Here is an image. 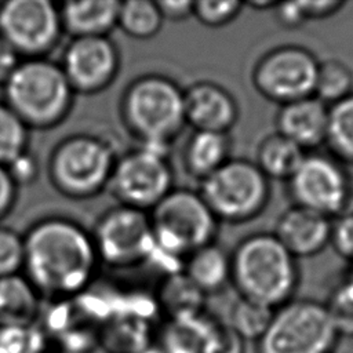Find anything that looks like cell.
<instances>
[{
	"mask_svg": "<svg viewBox=\"0 0 353 353\" xmlns=\"http://www.w3.org/2000/svg\"><path fill=\"white\" fill-rule=\"evenodd\" d=\"M99 263L91 232L73 219L47 216L23 234L22 274L41 296L69 298L81 292Z\"/></svg>",
	"mask_w": 353,
	"mask_h": 353,
	"instance_id": "cell-1",
	"label": "cell"
},
{
	"mask_svg": "<svg viewBox=\"0 0 353 353\" xmlns=\"http://www.w3.org/2000/svg\"><path fill=\"white\" fill-rule=\"evenodd\" d=\"M230 284L240 298L277 309L295 298L299 284L296 258L273 233L241 239L230 252Z\"/></svg>",
	"mask_w": 353,
	"mask_h": 353,
	"instance_id": "cell-2",
	"label": "cell"
},
{
	"mask_svg": "<svg viewBox=\"0 0 353 353\" xmlns=\"http://www.w3.org/2000/svg\"><path fill=\"white\" fill-rule=\"evenodd\" d=\"M119 109L123 125L141 146L165 156L186 125L183 88L164 74L149 73L131 80Z\"/></svg>",
	"mask_w": 353,
	"mask_h": 353,
	"instance_id": "cell-3",
	"label": "cell"
},
{
	"mask_svg": "<svg viewBox=\"0 0 353 353\" xmlns=\"http://www.w3.org/2000/svg\"><path fill=\"white\" fill-rule=\"evenodd\" d=\"M1 92V102L30 130L40 131L62 124L76 97L61 65L48 58L22 59Z\"/></svg>",
	"mask_w": 353,
	"mask_h": 353,
	"instance_id": "cell-4",
	"label": "cell"
},
{
	"mask_svg": "<svg viewBox=\"0 0 353 353\" xmlns=\"http://www.w3.org/2000/svg\"><path fill=\"white\" fill-rule=\"evenodd\" d=\"M117 154L103 138L79 132L61 139L47 161L48 181L66 199L88 200L108 189Z\"/></svg>",
	"mask_w": 353,
	"mask_h": 353,
	"instance_id": "cell-5",
	"label": "cell"
},
{
	"mask_svg": "<svg viewBox=\"0 0 353 353\" xmlns=\"http://www.w3.org/2000/svg\"><path fill=\"white\" fill-rule=\"evenodd\" d=\"M156 252L185 261L194 251L215 243L219 221L199 190L174 188L149 211Z\"/></svg>",
	"mask_w": 353,
	"mask_h": 353,
	"instance_id": "cell-6",
	"label": "cell"
},
{
	"mask_svg": "<svg viewBox=\"0 0 353 353\" xmlns=\"http://www.w3.org/2000/svg\"><path fill=\"white\" fill-rule=\"evenodd\" d=\"M199 193L219 222L245 223L265 211L272 190L255 161L230 159L200 182Z\"/></svg>",
	"mask_w": 353,
	"mask_h": 353,
	"instance_id": "cell-7",
	"label": "cell"
},
{
	"mask_svg": "<svg viewBox=\"0 0 353 353\" xmlns=\"http://www.w3.org/2000/svg\"><path fill=\"white\" fill-rule=\"evenodd\" d=\"M339 338L323 302L294 298L274 310L256 352L332 353Z\"/></svg>",
	"mask_w": 353,
	"mask_h": 353,
	"instance_id": "cell-8",
	"label": "cell"
},
{
	"mask_svg": "<svg viewBox=\"0 0 353 353\" xmlns=\"http://www.w3.org/2000/svg\"><path fill=\"white\" fill-rule=\"evenodd\" d=\"M101 263L113 269L143 265L156 252L149 212L120 205L106 210L91 232Z\"/></svg>",
	"mask_w": 353,
	"mask_h": 353,
	"instance_id": "cell-9",
	"label": "cell"
},
{
	"mask_svg": "<svg viewBox=\"0 0 353 353\" xmlns=\"http://www.w3.org/2000/svg\"><path fill=\"white\" fill-rule=\"evenodd\" d=\"M108 189L120 205L152 211L174 189L168 156L145 146L117 156Z\"/></svg>",
	"mask_w": 353,
	"mask_h": 353,
	"instance_id": "cell-10",
	"label": "cell"
},
{
	"mask_svg": "<svg viewBox=\"0 0 353 353\" xmlns=\"http://www.w3.org/2000/svg\"><path fill=\"white\" fill-rule=\"evenodd\" d=\"M319 62L302 46L274 47L256 61L251 74L252 85L265 99L280 106L313 97Z\"/></svg>",
	"mask_w": 353,
	"mask_h": 353,
	"instance_id": "cell-11",
	"label": "cell"
},
{
	"mask_svg": "<svg viewBox=\"0 0 353 353\" xmlns=\"http://www.w3.org/2000/svg\"><path fill=\"white\" fill-rule=\"evenodd\" d=\"M63 33L58 4L50 0L0 1V36L22 59L47 58Z\"/></svg>",
	"mask_w": 353,
	"mask_h": 353,
	"instance_id": "cell-12",
	"label": "cell"
},
{
	"mask_svg": "<svg viewBox=\"0 0 353 353\" xmlns=\"http://www.w3.org/2000/svg\"><path fill=\"white\" fill-rule=\"evenodd\" d=\"M287 185L294 205L309 208L331 219L349 210L350 175L331 154L306 153Z\"/></svg>",
	"mask_w": 353,
	"mask_h": 353,
	"instance_id": "cell-13",
	"label": "cell"
},
{
	"mask_svg": "<svg viewBox=\"0 0 353 353\" xmlns=\"http://www.w3.org/2000/svg\"><path fill=\"white\" fill-rule=\"evenodd\" d=\"M119 47L109 36L72 39L59 62L74 94L94 95L108 90L120 72Z\"/></svg>",
	"mask_w": 353,
	"mask_h": 353,
	"instance_id": "cell-14",
	"label": "cell"
},
{
	"mask_svg": "<svg viewBox=\"0 0 353 353\" xmlns=\"http://www.w3.org/2000/svg\"><path fill=\"white\" fill-rule=\"evenodd\" d=\"M185 123L193 131L226 132L239 121L240 108L236 98L223 85L200 80L183 88Z\"/></svg>",
	"mask_w": 353,
	"mask_h": 353,
	"instance_id": "cell-15",
	"label": "cell"
},
{
	"mask_svg": "<svg viewBox=\"0 0 353 353\" xmlns=\"http://www.w3.org/2000/svg\"><path fill=\"white\" fill-rule=\"evenodd\" d=\"M332 219L303 208L291 205L276 221L273 234L295 258L320 254L330 244Z\"/></svg>",
	"mask_w": 353,
	"mask_h": 353,
	"instance_id": "cell-16",
	"label": "cell"
},
{
	"mask_svg": "<svg viewBox=\"0 0 353 353\" xmlns=\"http://www.w3.org/2000/svg\"><path fill=\"white\" fill-rule=\"evenodd\" d=\"M328 106L314 95L281 105L276 114V131L303 150L325 142Z\"/></svg>",
	"mask_w": 353,
	"mask_h": 353,
	"instance_id": "cell-17",
	"label": "cell"
},
{
	"mask_svg": "<svg viewBox=\"0 0 353 353\" xmlns=\"http://www.w3.org/2000/svg\"><path fill=\"white\" fill-rule=\"evenodd\" d=\"M119 0H80L59 4L63 32L72 39L102 37L117 28Z\"/></svg>",
	"mask_w": 353,
	"mask_h": 353,
	"instance_id": "cell-18",
	"label": "cell"
},
{
	"mask_svg": "<svg viewBox=\"0 0 353 353\" xmlns=\"http://www.w3.org/2000/svg\"><path fill=\"white\" fill-rule=\"evenodd\" d=\"M232 146L230 134L193 131L183 146V167L192 178L201 182L232 159Z\"/></svg>",
	"mask_w": 353,
	"mask_h": 353,
	"instance_id": "cell-19",
	"label": "cell"
},
{
	"mask_svg": "<svg viewBox=\"0 0 353 353\" xmlns=\"http://www.w3.org/2000/svg\"><path fill=\"white\" fill-rule=\"evenodd\" d=\"M41 295L22 274L0 279V328H29L39 317Z\"/></svg>",
	"mask_w": 353,
	"mask_h": 353,
	"instance_id": "cell-20",
	"label": "cell"
},
{
	"mask_svg": "<svg viewBox=\"0 0 353 353\" xmlns=\"http://www.w3.org/2000/svg\"><path fill=\"white\" fill-rule=\"evenodd\" d=\"M182 272L207 296L216 294L230 284L232 262L230 252L211 243L183 261Z\"/></svg>",
	"mask_w": 353,
	"mask_h": 353,
	"instance_id": "cell-21",
	"label": "cell"
},
{
	"mask_svg": "<svg viewBox=\"0 0 353 353\" xmlns=\"http://www.w3.org/2000/svg\"><path fill=\"white\" fill-rule=\"evenodd\" d=\"M305 156L306 150L276 131L263 137L258 143L255 164L269 181H288Z\"/></svg>",
	"mask_w": 353,
	"mask_h": 353,
	"instance_id": "cell-22",
	"label": "cell"
},
{
	"mask_svg": "<svg viewBox=\"0 0 353 353\" xmlns=\"http://www.w3.org/2000/svg\"><path fill=\"white\" fill-rule=\"evenodd\" d=\"M164 18L154 0L120 1L117 28L128 37L149 40L159 34Z\"/></svg>",
	"mask_w": 353,
	"mask_h": 353,
	"instance_id": "cell-23",
	"label": "cell"
},
{
	"mask_svg": "<svg viewBox=\"0 0 353 353\" xmlns=\"http://www.w3.org/2000/svg\"><path fill=\"white\" fill-rule=\"evenodd\" d=\"M205 295L182 272L170 273L160 287V303L174 320L199 314Z\"/></svg>",
	"mask_w": 353,
	"mask_h": 353,
	"instance_id": "cell-24",
	"label": "cell"
},
{
	"mask_svg": "<svg viewBox=\"0 0 353 353\" xmlns=\"http://www.w3.org/2000/svg\"><path fill=\"white\" fill-rule=\"evenodd\" d=\"M331 156L353 165V92L328 106V125L324 142Z\"/></svg>",
	"mask_w": 353,
	"mask_h": 353,
	"instance_id": "cell-25",
	"label": "cell"
},
{
	"mask_svg": "<svg viewBox=\"0 0 353 353\" xmlns=\"http://www.w3.org/2000/svg\"><path fill=\"white\" fill-rule=\"evenodd\" d=\"M353 92V72L339 59L319 62L314 97L331 106Z\"/></svg>",
	"mask_w": 353,
	"mask_h": 353,
	"instance_id": "cell-26",
	"label": "cell"
},
{
	"mask_svg": "<svg viewBox=\"0 0 353 353\" xmlns=\"http://www.w3.org/2000/svg\"><path fill=\"white\" fill-rule=\"evenodd\" d=\"M274 309L237 296L229 312L230 330L243 341H258L266 331Z\"/></svg>",
	"mask_w": 353,
	"mask_h": 353,
	"instance_id": "cell-27",
	"label": "cell"
},
{
	"mask_svg": "<svg viewBox=\"0 0 353 353\" xmlns=\"http://www.w3.org/2000/svg\"><path fill=\"white\" fill-rule=\"evenodd\" d=\"M30 128L0 102V165L8 167L29 152Z\"/></svg>",
	"mask_w": 353,
	"mask_h": 353,
	"instance_id": "cell-28",
	"label": "cell"
},
{
	"mask_svg": "<svg viewBox=\"0 0 353 353\" xmlns=\"http://www.w3.org/2000/svg\"><path fill=\"white\" fill-rule=\"evenodd\" d=\"M324 305L338 335L353 338V280L346 277L334 287Z\"/></svg>",
	"mask_w": 353,
	"mask_h": 353,
	"instance_id": "cell-29",
	"label": "cell"
},
{
	"mask_svg": "<svg viewBox=\"0 0 353 353\" xmlns=\"http://www.w3.org/2000/svg\"><path fill=\"white\" fill-rule=\"evenodd\" d=\"M244 8L237 0H197L193 3V17L207 28H223L233 22Z\"/></svg>",
	"mask_w": 353,
	"mask_h": 353,
	"instance_id": "cell-30",
	"label": "cell"
},
{
	"mask_svg": "<svg viewBox=\"0 0 353 353\" xmlns=\"http://www.w3.org/2000/svg\"><path fill=\"white\" fill-rule=\"evenodd\" d=\"M23 234L0 225V279L22 273Z\"/></svg>",
	"mask_w": 353,
	"mask_h": 353,
	"instance_id": "cell-31",
	"label": "cell"
},
{
	"mask_svg": "<svg viewBox=\"0 0 353 353\" xmlns=\"http://www.w3.org/2000/svg\"><path fill=\"white\" fill-rule=\"evenodd\" d=\"M330 244L339 256L353 262V210H347L334 218Z\"/></svg>",
	"mask_w": 353,
	"mask_h": 353,
	"instance_id": "cell-32",
	"label": "cell"
},
{
	"mask_svg": "<svg viewBox=\"0 0 353 353\" xmlns=\"http://www.w3.org/2000/svg\"><path fill=\"white\" fill-rule=\"evenodd\" d=\"M7 170L19 188L22 185L32 183L39 175V164L30 152L17 159L7 167Z\"/></svg>",
	"mask_w": 353,
	"mask_h": 353,
	"instance_id": "cell-33",
	"label": "cell"
},
{
	"mask_svg": "<svg viewBox=\"0 0 353 353\" xmlns=\"http://www.w3.org/2000/svg\"><path fill=\"white\" fill-rule=\"evenodd\" d=\"M19 186L12 179L7 167L0 165V221L14 208L18 199Z\"/></svg>",
	"mask_w": 353,
	"mask_h": 353,
	"instance_id": "cell-34",
	"label": "cell"
},
{
	"mask_svg": "<svg viewBox=\"0 0 353 353\" xmlns=\"http://www.w3.org/2000/svg\"><path fill=\"white\" fill-rule=\"evenodd\" d=\"M299 3L306 21L328 18L339 12V10L346 4L342 0H305Z\"/></svg>",
	"mask_w": 353,
	"mask_h": 353,
	"instance_id": "cell-35",
	"label": "cell"
},
{
	"mask_svg": "<svg viewBox=\"0 0 353 353\" xmlns=\"http://www.w3.org/2000/svg\"><path fill=\"white\" fill-rule=\"evenodd\" d=\"M277 22L288 29H295L306 23V18L303 15L302 7L299 1H288V3H277L273 8Z\"/></svg>",
	"mask_w": 353,
	"mask_h": 353,
	"instance_id": "cell-36",
	"label": "cell"
},
{
	"mask_svg": "<svg viewBox=\"0 0 353 353\" xmlns=\"http://www.w3.org/2000/svg\"><path fill=\"white\" fill-rule=\"evenodd\" d=\"M164 21L181 22L193 15L192 0H156Z\"/></svg>",
	"mask_w": 353,
	"mask_h": 353,
	"instance_id": "cell-37",
	"label": "cell"
},
{
	"mask_svg": "<svg viewBox=\"0 0 353 353\" xmlns=\"http://www.w3.org/2000/svg\"><path fill=\"white\" fill-rule=\"evenodd\" d=\"M21 61L19 54L0 36V88L7 83Z\"/></svg>",
	"mask_w": 353,
	"mask_h": 353,
	"instance_id": "cell-38",
	"label": "cell"
},
{
	"mask_svg": "<svg viewBox=\"0 0 353 353\" xmlns=\"http://www.w3.org/2000/svg\"><path fill=\"white\" fill-rule=\"evenodd\" d=\"M277 3H272V1H250V3H244V6H250L254 10H265V8H274Z\"/></svg>",
	"mask_w": 353,
	"mask_h": 353,
	"instance_id": "cell-39",
	"label": "cell"
},
{
	"mask_svg": "<svg viewBox=\"0 0 353 353\" xmlns=\"http://www.w3.org/2000/svg\"><path fill=\"white\" fill-rule=\"evenodd\" d=\"M347 277H350L352 280H353V262H352V268H350V272H349V274H347Z\"/></svg>",
	"mask_w": 353,
	"mask_h": 353,
	"instance_id": "cell-40",
	"label": "cell"
}]
</instances>
